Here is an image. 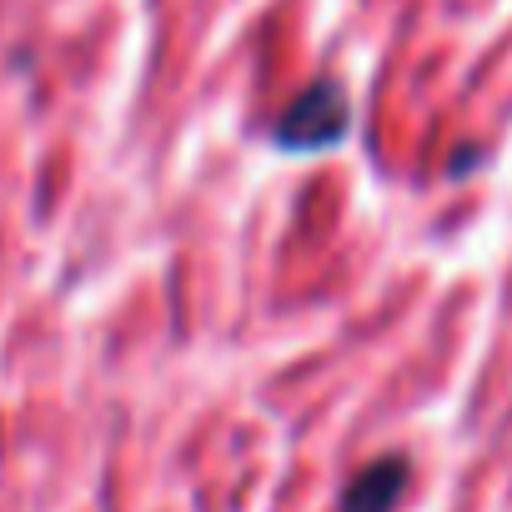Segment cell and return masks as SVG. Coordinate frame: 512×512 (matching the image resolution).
I'll return each mask as SVG.
<instances>
[{
  "label": "cell",
  "instance_id": "6da1fadb",
  "mask_svg": "<svg viewBox=\"0 0 512 512\" xmlns=\"http://www.w3.org/2000/svg\"><path fill=\"white\" fill-rule=\"evenodd\" d=\"M347 136H352V101H347V86H337V81L307 86L272 126V141L287 156H317V151L342 146Z\"/></svg>",
  "mask_w": 512,
  "mask_h": 512
},
{
  "label": "cell",
  "instance_id": "7a4b0ae2",
  "mask_svg": "<svg viewBox=\"0 0 512 512\" xmlns=\"http://www.w3.org/2000/svg\"><path fill=\"white\" fill-rule=\"evenodd\" d=\"M407 477H412V462L397 457V452L367 462V467L342 487V512H392L397 497H402V487H407Z\"/></svg>",
  "mask_w": 512,
  "mask_h": 512
}]
</instances>
